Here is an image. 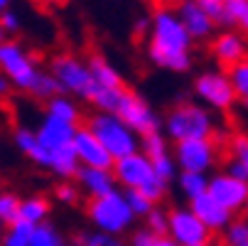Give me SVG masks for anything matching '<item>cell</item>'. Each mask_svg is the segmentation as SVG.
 Masks as SVG:
<instances>
[{"label":"cell","mask_w":248,"mask_h":246,"mask_svg":"<svg viewBox=\"0 0 248 246\" xmlns=\"http://www.w3.org/2000/svg\"><path fill=\"white\" fill-rule=\"evenodd\" d=\"M13 140H15V148H17L25 158H30L37 167L49 170L52 155H49L40 143H37V135H34V131H32V128H27V126H17V128H15V133H13Z\"/></svg>","instance_id":"cell-21"},{"label":"cell","mask_w":248,"mask_h":246,"mask_svg":"<svg viewBox=\"0 0 248 246\" xmlns=\"http://www.w3.org/2000/svg\"><path fill=\"white\" fill-rule=\"evenodd\" d=\"M221 239H224V246H243L248 244V222L241 217V219H231V224L221 231Z\"/></svg>","instance_id":"cell-33"},{"label":"cell","mask_w":248,"mask_h":246,"mask_svg":"<svg viewBox=\"0 0 248 246\" xmlns=\"http://www.w3.org/2000/svg\"><path fill=\"white\" fill-rule=\"evenodd\" d=\"M157 236H153L145 227L143 229H135L133 234H130V239H128V246H153V241H155Z\"/></svg>","instance_id":"cell-41"},{"label":"cell","mask_w":248,"mask_h":246,"mask_svg":"<svg viewBox=\"0 0 248 246\" xmlns=\"http://www.w3.org/2000/svg\"><path fill=\"white\" fill-rule=\"evenodd\" d=\"M172 160L180 172H202L209 175L219 163V143L214 138L204 140H182L174 143Z\"/></svg>","instance_id":"cell-9"},{"label":"cell","mask_w":248,"mask_h":246,"mask_svg":"<svg viewBox=\"0 0 248 246\" xmlns=\"http://www.w3.org/2000/svg\"><path fill=\"white\" fill-rule=\"evenodd\" d=\"M79 167H81V165H79V160H77V155H74L72 146H69V148H64V150H57V153H52L49 172H52V175H57V178H59L62 182H72V180L77 178Z\"/></svg>","instance_id":"cell-25"},{"label":"cell","mask_w":248,"mask_h":246,"mask_svg":"<svg viewBox=\"0 0 248 246\" xmlns=\"http://www.w3.org/2000/svg\"><path fill=\"white\" fill-rule=\"evenodd\" d=\"M150 165H153V175H155L160 182H165V185H170L172 180H177V175H180V170H177V165H174V160H172L170 153L162 155V158L150 160Z\"/></svg>","instance_id":"cell-34"},{"label":"cell","mask_w":248,"mask_h":246,"mask_svg":"<svg viewBox=\"0 0 248 246\" xmlns=\"http://www.w3.org/2000/svg\"><path fill=\"white\" fill-rule=\"evenodd\" d=\"M197 3L211 22L219 25V20L224 17V0H197Z\"/></svg>","instance_id":"cell-39"},{"label":"cell","mask_w":248,"mask_h":246,"mask_svg":"<svg viewBox=\"0 0 248 246\" xmlns=\"http://www.w3.org/2000/svg\"><path fill=\"white\" fill-rule=\"evenodd\" d=\"M206 246H211V244H206Z\"/></svg>","instance_id":"cell-52"},{"label":"cell","mask_w":248,"mask_h":246,"mask_svg":"<svg viewBox=\"0 0 248 246\" xmlns=\"http://www.w3.org/2000/svg\"><path fill=\"white\" fill-rule=\"evenodd\" d=\"M148 30H150V15H138L133 22V34L135 37H148Z\"/></svg>","instance_id":"cell-42"},{"label":"cell","mask_w":248,"mask_h":246,"mask_svg":"<svg viewBox=\"0 0 248 246\" xmlns=\"http://www.w3.org/2000/svg\"><path fill=\"white\" fill-rule=\"evenodd\" d=\"M77 128H79V126L64 123V121L52 118V116L45 114V118H42L40 128L34 131V135H37V143L52 155V153H57V150H64V148L72 146V140H74V135H77Z\"/></svg>","instance_id":"cell-17"},{"label":"cell","mask_w":248,"mask_h":246,"mask_svg":"<svg viewBox=\"0 0 248 246\" xmlns=\"http://www.w3.org/2000/svg\"><path fill=\"white\" fill-rule=\"evenodd\" d=\"M238 103H241V109L248 114V98H243V101H238Z\"/></svg>","instance_id":"cell-47"},{"label":"cell","mask_w":248,"mask_h":246,"mask_svg":"<svg viewBox=\"0 0 248 246\" xmlns=\"http://www.w3.org/2000/svg\"><path fill=\"white\" fill-rule=\"evenodd\" d=\"M123 192V199H125V204H128V209H130V214L138 219V217H148L153 209L157 207V204H153L143 192H138V190H121Z\"/></svg>","instance_id":"cell-28"},{"label":"cell","mask_w":248,"mask_h":246,"mask_svg":"<svg viewBox=\"0 0 248 246\" xmlns=\"http://www.w3.org/2000/svg\"><path fill=\"white\" fill-rule=\"evenodd\" d=\"M177 187L180 192L187 197V202L206 195V187H209V175H202V172H180L177 175Z\"/></svg>","instance_id":"cell-26"},{"label":"cell","mask_w":248,"mask_h":246,"mask_svg":"<svg viewBox=\"0 0 248 246\" xmlns=\"http://www.w3.org/2000/svg\"><path fill=\"white\" fill-rule=\"evenodd\" d=\"M47 116L59 118V121H64V123L79 126V121H81V109H79V103H77L72 96L59 94V96H54V98L47 101Z\"/></svg>","instance_id":"cell-24"},{"label":"cell","mask_w":248,"mask_h":246,"mask_svg":"<svg viewBox=\"0 0 248 246\" xmlns=\"http://www.w3.org/2000/svg\"><path fill=\"white\" fill-rule=\"evenodd\" d=\"M116 116L138 135V138H145L150 133H160L162 128V118L160 114L148 103V98H143L138 91L125 89L121 101H118V109Z\"/></svg>","instance_id":"cell-8"},{"label":"cell","mask_w":248,"mask_h":246,"mask_svg":"<svg viewBox=\"0 0 248 246\" xmlns=\"http://www.w3.org/2000/svg\"><path fill=\"white\" fill-rule=\"evenodd\" d=\"M174 13H177V17H180V22H182V27L189 34L192 42H204V40L214 37L217 25L204 15V10L199 8L197 0H185V3H180L174 8Z\"/></svg>","instance_id":"cell-16"},{"label":"cell","mask_w":248,"mask_h":246,"mask_svg":"<svg viewBox=\"0 0 248 246\" xmlns=\"http://www.w3.org/2000/svg\"><path fill=\"white\" fill-rule=\"evenodd\" d=\"M3 234H5V229H3V222H0V241H3Z\"/></svg>","instance_id":"cell-50"},{"label":"cell","mask_w":248,"mask_h":246,"mask_svg":"<svg viewBox=\"0 0 248 246\" xmlns=\"http://www.w3.org/2000/svg\"><path fill=\"white\" fill-rule=\"evenodd\" d=\"M49 74L59 84V91L66 94V96H72V98L79 96V98L89 101L93 96V91H96L86 62L79 59L77 54H69V52L54 54L52 62H49Z\"/></svg>","instance_id":"cell-7"},{"label":"cell","mask_w":248,"mask_h":246,"mask_svg":"<svg viewBox=\"0 0 248 246\" xmlns=\"http://www.w3.org/2000/svg\"><path fill=\"white\" fill-rule=\"evenodd\" d=\"M34 98H40V101H49V98H54V96H59L62 91H59V84L54 82V77L49 74V72H42L40 74V79H37V84L32 86V91H30Z\"/></svg>","instance_id":"cell-35"},{"label":"cell","mask_w":248,"mask_h":246,"mask_svg":"<svg viewBox=\"0 0 248 246\" xmlns=\"http://www.w3.org/2000/svg\"><path fill=\"white\" fill-rule=\"evenodd\" d=\"M0 74L13 84V89L32 91V86L37 84L42 74V69L25 45L8 37L0 45Z\"/></svg>","instance_id":"cell-5"},{"label":"cell","mask_w":248,"mask_h":246,"mask_svg":"<svg viewBox=\"0 0 248 246\" xmlns=\"http://www.w3.org/2000/svg\"><path fill=\"white\" fill-rule=\"evenodd\" d=\"M243 219L248 222V199H246V207H243Z\"/></svg>","instance_id":"cell-49"},{"label":"cell","mask_w":248,"mask_h":246,"mask_svg":"<svg viewBox=\"0 0 248 246\" xmlns=\"http://www.w3.org/2000/svg\"><path fill=\"white\" fill-rule=\"evenodd\" d=\"M145 229L153 236H167V209L155 207L153 212L145 217Z\"/></svg>","instance_id":"cell-37"},{"label":"cell","mask_w":248,"mask_h":246,"mask_svg":"<svg viewBox=\"0 0 248 246\" xmlns=\"http://www.w3.org/2000/svg\"><path fill=\"white\" fill-rule=\"evenodd\" d=\"M86 217H89V222L96 231L108 234V236H118V239L125 231H130L133 222H135V217L130 214L121 190L106 195V197H98V199H89L86 202Z\"/></svg>","instance_id":"cell-4"},{"label":"cell","mask_w":248,"mask_h":246,"mask_svg":"<svg viewBox=\"0 0 248 246\" xmlns=\"http://www.w3.org/2000/svg\"><path fill=\"white\" fill-rule=\"evenodd\" d=\"M86 128L93 133V138L103 146V150L116 160L128 158L140 150V138L116 116V114H91L86 121Z\"/></svg>","instance_id":"cell-3"},{"label":"cell","mask_w":248,"mask_h":246,"mask_svg":"<svg viewBox=\"0 0 248 246\" xmlns=\"http://www.w3.org/2000/svg\"><path fill=\"white\" fill-rule=\"evenodd\" d=\"M8 10H10V3H8V0H0V15L8 13Z\"/></svg>","instance_id":"cell-46"},{"label":"cell","mask_w":248,"mask_h":246,"mask_svg":"<svg viewBox=\"0 0 248 246\" xmlns=\"http://www.w3.org/2000/svg\"><path fill=\"white\" fill-rule=\"evenodd\" d=\"M5 40H8V34H5V32H3V27H0V45H3V42H5Z\"/></svg>","instance_id":"cell-48"},{"label":"cell","mask_w":248,"mask_h":246,"mask_svg":"<svg viewBox=\"0 0 248 246\" xmlns=\"http://www.w3.org/2000/svg\"><path fill=\"white\" fill-rule=\"evenodd\" d=\"M231 153H233V160L243 165V170L248 172V135L246 133H236L231 138Z\"/></svg>","instance_id":"cell-38"},{"label":"cell","mask_w":248,"mask_h":246,"mask_svg":"<svg viewBox=\"0 0 248 246\" xmlns=\"http://www.w3.org/2000/svg\"><path fill=\"white\" fill-rule=\"evenodd\" d=\"M167 236L177 246H206L214 234L189 212V207H174L167 212Z\"/></svg>","instance_id":"cell-10"},{"label":"cell","mask_w":248,"mask_h":246,"mask_svg":"<svg viewBox=\"0 0 248 246\" xmlns=\"http://www.w3.org/2000/svg\"><path fill=\"white\" fill-rule=\"evenodd\" d=\"M0 244L3 246H69L64 234L52 222H45L40 227L15 222V224L8 227V231L3 234V241Z\"/></svg>","instance_id":"cell-11"},{"label":"cell","mask_w":248,"mask_h":246,"mask_svg":"<svg viewBox=\"0 0 248 246\" xmlns=\"http://www.w3.org/2000/svg\"><path fill=\"white\" fill-rule=\"evenodd\" d=\"M49 199L42 195H30L27 199H20V212H17V222L32 224V227H40L49 219Z\"/></svg>","instance_id":"cell-22"},{"label":"cell","mask_w":248,"mask_h":246,"mask_svg":"<svg viewBox=\"0 0 248 246\" xmlns=\"http://www.w3.org/2000/svg\"><path fill=\"white\" fill-rule=\"evenodd\" d=\"M165 138L182 143V140H204V138H214L217 135V116L209 109L199 106L197 101H182L167 111L162 118Z\"/></svg>","instance_id":"cell-2"},{"label":"cell","mask_w":248,"mask_h":246,"mask_svg":"<svg viewBox=\"0 0 248 246\" xmlns=\"http://www.w3.org/2000/svg\"><path fill=\"white\" fill-rule=\"evenodd\" d=\"M13 94V84L3 77V74H0V98H8Z\"/></svg>","instance_id":"cell-44"},{"label":"cell","mask_w":248,"mask_h":246,"mask_svg":"<svg viewBox=\"0 0 248 246\" xmlns=\"http://www.w3.org/2000/svg\"><path fill=\"white\" fill-rule=\"evenodd\" d=\"M0 27H3L5 34H17V32L22 30V20H20V15L10 8L8 13L0 15Z\"/></svg>","instance_id":"cell-40"},{"label":"cell","mask_w":248,"mask_h":246,"mask_svg":"<svg viewBox=\"0 0 248 246\" xmlns=\"http://www.w3.org/2000/svg\"><path fill=\"white\" fill-rule=\"evenodd\" d=\"M219 25H224V30H236L248 40V0H224V17Z\"/></svg>","instance_id":"cell-23"},{"label":"cell","mask_w":248,"mask_h":246,"mask_svg":"<svg viewBox=\"0 0 248 246\" xmlns=\"http://www.w3.org/2000/svg\"><path fill=\"white\" fill-rule=\"evenodd\" d=\"M123 91H125V89H96L89 101L96 106L98 114H116Z\"/></svg>","instance_id":"cell-27"},{"label":"cell","mask_w":248,"mask_h":246,"mask_svg":"<svg viewBox=\"0 0 248 246\" xmlns=\"http://www.w3.org/2000/svg\"><path fill=\"white\" fill-rule=\"evenodd\" d=\"M54 199L64 207H77L81 202V192L74 182H59L54 187Z\"/></svg>","instance_id":"cell-36"},{"label":"cell","mask_w":248,"mask_h":246,"mask_svg":"<svg viewBox=\"0 0 248 246\" xmlns=\"http://www.w3.org/2000/svg\"><path fill=\"white\" fill-rule=\"evenodd\" d=\"M72 150H74L81 167H96V170H111L113 167V158L103 150V146L93 138V133L86 126L77 128V135L72 140Z\"/></svg>","instance_id":"cell-15"},{"label":"cell","mask_w":248,"mask_h":246,"mask_svg":"<svg viewBox=\"0 0 248 246\" xmlns=\"http://www.w3.org/2000/svg\"><path fill=\"white\" fill-rule=\"evenodd\" d=\"M187 207H189V212H192L211 234H217V231L221 234V231L231 224V219H233V214H229L226 209H224L221 204H217L209 195H202V197L192 199Z\"/></svg>","instance_id":"cell-18"},{"label":"cell","mask_w":248,"mask_h":246,"mask_svg":"<svg viewBox=\"0 0 248 246\" xmlns=\"http://www.w3.org/2000/svg\"><path fill=\"white\" fill-rule=\"evenodd\" d=\"M192 91L199 106L209 109L211 114H229L238 103L224 69H204L202 74L194 77Z\"/></svg>","instance_id":"cell-6"},{"label":"cell","mask_w":248,"mask_h":246,"mask_svg":"<svg viewBox=\"0 0 248 246\" xmlns=\"http://www.w3.org/2000/svg\"><path fill=\"white\" fill-rule=\"evenodd\" d=\"M211 57L219 66H224V72H229L231 66L248 59V40L236 30H221L211 37Z\"/></svg>","instance_id":"cell-14"},{"label":"cell","mask_w":248,"mask_h":246,"mask_svg":"<svg viewBox=\"0 0 248 246\" xmlns=\"http://www.w3.org/2000/svg\"><path fill=\"white\" fill-rule=\"evenodd\" d=\"M140 153H143L148 160L167 155V138H165V133H150L145 138H140Z\"/></svg>","instance_id":"cell-32"},{"label":"cell","mask_w":248,"mask_h":246,"mask_svg":"<svg viewBox=\"0 0 248 246\" xmlns=\"http://www.w3.org/2000/svg\"><path fill=\"white\" fill-rule=\"evenodd\" d=\"M153 246H177V244H174L170 236H157V239L153 241Z\"/></svg>","instance_id":"cell-45"},{"label":"cell","mask_w":248,"mask_h":246,"mask_svg":"<svg viewBox=\"0 0 248 246\" xmlns=\"http://www.w3.org/2000/svg\"><path fill=\"white\" fill-rule=\"evenodd\" d=\"M17 212H20V197L10 190H0V222H3V227L15 224Z\"/></svg>","instance_id":"cell-31"},{"label":"cell","mask_w":248,"mask_h":246,"mask_svg":"<svg viewBox=\"0 0 248 246\" xmlns=\"http://www.w3.org/2000/svg\"><path fill=\"white\" fill-rule=\"evenodd\" d=\"M86 66H89V74H91L96 89H125L121 69L113 62L106 59L103 54H91Z\"/></svg>","instance_id":"cell-20"},{"label":"cell","mask_w":248,"mask_h":246,"mask_svg":"<svg viewBox=\"0 0 248 246\" xmlns=\"http://www.w3.org/2000/svg\"><path fill=\"white\" fill-rule=\"evenodd\" d=\"M192 47L194 42L185 32L174 8L155 5V10L150 13V30L145 42V54L150 64L172 74H187L194 66Z\"/></svg>","instance_id":"cell-1"},{"label":"cell","mask_w":248,"mask_h":246,"mask_svg":"<svg viewBox=\"0 0 248 246\" xmlns=\"http://www.w3.org/2000/svg\"><path fill=\"white\" fill-rule=\"evenodd\" d=\"M77 187L81 195H86L89 199H98L106 197L118 190L116 180H113V172L111 170H96V167H79L77 172Z\"/></svg>","instance_id":"cell-19"},{"label":"cell","mask_w":248,"mask_h":246,"mask_svg":"<svg viewBox=\"0 0 248 246\" xmlns=\"http://www.w3.org/2000/svg\"><path fill=\"white\" fill-rule=\"evenodd\" d=\"M72 244H74V246H128L123 239L101 234V231H79Z\"/></svg>","instance_id":"cell-30"},{"label":"cell","mask_w":248,"mask_h":246,"mask_svg":"<svg viewBox=\"0 0 248 246\" xmlns=\"http://www.w3.org/2000/svg\"><path fill=\"white\" fill-rule=\"evenodd\" d=\"M226 77H229V82H231V89H233L236 98H238V101L248 98V59H243L241 64L231 66L229 72H226Z\"/></svg>","instance_id":"cell-29"},{"label":"cell","mask_w":248,"mask_h":246,"mask_svg":"<svg viewBox=\"0 0 248 246\" xmlns=\"http://www.w3.org/2000/svg\"><path fill=\"white\" fill-rule=\"evenodd\" d=\"M226 175H231L233 180H241V182H248V172L243 170V165L241 163H236V160H231L229 165H226V170H224Z\"/></svg>","instance_id":"cell-43"},{"label":"cell","mask_w":248,"mask_h":246,"mask_svg":"<svg viewBox=\"0 0 248 246\" xmlns=\"http://www.w3.org/2000/svg\"><path fill=\"white\" fill-rule=\"evenodd\" d=\"M243 246H248V244H243Z\"/></svg>","instance_id":"cell-51"},{"label":"cell","mask_w":248,"mask_h":246,"mask_svg":"<svg viewBox=\"0 0 248 246\" xmlns=\"http://www.w3.org/2000/svg\"><path fill=\"white\" fill-rule=\"evenodd\" d=\"M113 172V180L118 185V190H143L150 180H155V175H153V165L150 160L143 155V153H133L128 158H121L113 163L111 167Z\"/></svg>","instance_id":"cell-13"},{"label":"cell","mask_w":248,"mask_h":246,"mask_svg":"<svg viewBox=\"0 0 248 246\" xmlns=\"http://www.w3.org/2000/svg\"><path fill=\"white\" fill-rule=\"evenodd\" d=\"M206 195L217 204H221L229 214H238L243 212L246 199H248V182L233 180L226 172H217V175H209Z\"/></svg>","instance_id":"cell-12"}]
</instances>
